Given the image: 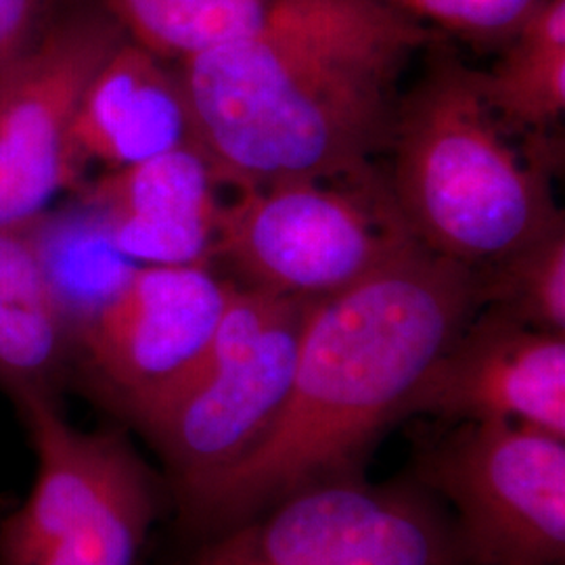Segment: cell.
<instances>
[{
    "label": "cell",
    "instance_id": "ac0fdd59",
    "mask_svg": "<svg viewBox=\"0 0 565 565\" xmlns=\"http://www.w3.org/2000/svg\"><path fill=\"white\" fill-rule=\"evenodd\" d=\"M476 273L480 308L541 331L565 333L564 218Z\"/></svg>",
    "mask_w": 565,
    "mask_h": 565
},
{
    "label": "cell",
    "instance_id": "4fadbf2b",
    "mask_svg": "<svg viewBox=\"0 0 565 565\" xmlns=\"http://www.w3.org/2000/svg\"><path fill=\"white\" fill-rule=\"evenodd\" d=\"M128 41L181 63L207 51L268 36L354 30L396 11L375 0H93Z\"/></svg>",
    "mask_w": 565,
    "mask_h": 565
},
{
    "label": "cell",
    "instance_id": "e0dca14e",
    "mask_svg": "<svg viewBox=\"0 0 565 565\" xmlns=\"http://www.w3.org/2000/svg\"><path fill=\"white\" fill-rule=\"evenodd\" d=\"M166 484L141 455L46 546L36 565H137Z\"/></svg>",
    "mask_w": 565,
    "mask_h": 565
},
{
    "label": "cell",
    "instance_id": "9a60e30c",
    "mask_svg": "<svg viewBox=\"0 0 565 565\" xmlns=\"http://www.w3.org/2000/svg\"><path fill=\"white\" fill-rule=\"evenodd\" d=\"M486 102L509 135L546 141L565 111V0H545L482 72Z\"/></svg>",
    "mask_w": 565,
    "mask_h": 565
},
{
    "label": "cell",
    "instance_id": "8992f818",
    "mask_svg": "<svg viewBox=\"0 0 565 565\" xmlns=\"http://www.w3.org/2000/svg\"><path fill=\"white\" fill-rule=\"evenodd\" d=\"M191 541L174 565H465L448 507L413 473L323 478Z\"/></svg>",
    "mask_w": 565,
    "mask_h": 565
},
{
    "label": "cell",
    "instance_id": "52a82bcc",
    "mask_svg": "<svg viewBox=\"0 0 565 565\" xmlns=\"http://www.w3.org/2000/svg\"><path fill=\"white\" fill-rule=\"evenodd\" d=\"M411 473L450 511L465 565H564L565 438L505 422L422 436Z\"/></svg>",
    "mask_w": 565,
    "mask_h": 565
},
{
    "label": "cell",
    "instance_id": "5b68a950",
    "mask_svg": "<svg viewBox=\"0 0 565 565\" xmlns=\"http://www.w3.org/2000/svg\"><path fill=\"white\" fill-rule=\"evenodd\" d=\"M312 302L237 285L202 361L135 427L162 461L172 503L239 461L277 419Z\"/></svg>",
    "mask_w": 565,
    "mask_h": 565
},
{
    "label": "cell",
    "instance_id": "277c9868",
    "mask_svg": "<svg viewBox=\"0 0 565 565\" xmlns=\"http://www.w3.org/2000/svg\"><path fill=\"white\" fill-rule=\"evenodd\" d=\"M419 242L375 168L242 189L224 203L212 260L235 285L319 300L398 260Z\"/></svg>",
    "mask_w": 565,
    "mask_h": 565
},
{
    "label": "cell",
    "instance_id": "d6986e66",
    "mask_svg": "<svg viewBox=\"0 0 565 565\" xmlns=\"http://www.w3.org/2000/svg\"><path fill=\"white\" fill-rule=\"evenodd\" d=\"M476 49H503L545 0H375Z\"/></svg>",
    "mask_w": 565,
    "mask_h": 565
},
{
    "label": "cell",
    "instance_id": "3957f363",
    "mask_svg": "<svg viewBox=\"0 0 565 565\" xmlns=\"http://www.w3.org/2000/svg\"><path fill=\"white\" fill-rule=\"evenodd\" d=\"M511 137L486 102L482 72L431 42L387 145V182L417 242L478 270L564 218L548 184L555 149L522 153Z\"/></svg>",
    "mask_w": 565,
    "mask_h": 565
},
{
    "label": "cell",
    "instance_id": "30bf717a",
    "mask_svg": "<svg viewBox=\"0 0 565 565\" xmlns=\"http://www.w3.org/2000/svg\"><path fill=\"white\" fill-rule=\"evenodd\" d=\"M411 415L532 425L565 438V333L478 308L411 392L403 419Z\"/></svg>",
    "mask_w": 565,
    "mask_h": 565
},
{
    "label": "cell",
    "instance_id": "9c48e42d",
    "mask_svg": "<svg viewBox=\"0 0 565 565\" xmlns=\"http://www.w3.org/2000/svg\"><path fill=\"white\" fill-rule=\"evenodd\" d=\"M126 39L93 0H70L20 57L0 70V226H25L76 189L70 132L82 95Z\"/></svg>",
    "mask_w": 565,
    "mask_h": 565
},
{
    "label": "cell",
    "instance_id": "6da1fadb",
    "mask_svg": "<svg viewBox=\"0 0 565 565\" xmlns=\"http://www.w3.org/2000/svg\"><path fill=\"white\" fill-rule=\"evenodd\" d=\"M480 308L471 266L417 245L310 306L289 394L239 461L177 499L181 530L202 536L303 484L361 471L427 369Z\"/></svg>",
    "mask_w": 565,
    "mask_h": 565
},
{
    "label": "cell",
    "instance_id": "5bb4252c",
    "mask_svg": "<svg viewBox=\"0 0 565 565\" xmlns=\"http://www.w3.org/2000/svg\"><path fill=\"white\" fill-rule=\"evenodd\" d=\"M72 366V333L25 226H0V387L13 401L55 398Z\"/></svg>",
    "mask_w": 565,
    "mask_h": 565
},
{
    "label": "cell",
    "instance_id": "7a4b0ae2",
    "mask_svg": "<svg viewBox=\"0 0 565 565\" xmlns=\"http://www.w3.org/2000/svg\"><path fill=\"white\" fill-rule=\"evenodd\" d=\"M438 32L401 13L354 28L228 44L177 63L193 139L237 191L373 168L398 81Z\"/></svg>",
    "mask_w": 565,
    "mask_h": 565
},
{
    "label": "cell",
    "instance_id": "ba28073f",
    "mask_svg": "<svg viewBox=\"0 0 565 565\" xmlns=\"http://www.w3.org/2000/svg\"><path fill=\"white\" fill-rule=\"evenodd\" d=\"M235 287L212 264L139 266L74 333L72 364L137 427L202 361Z\"/></svg>",
    "mask_w": 565,
    "mask_h": 565
},
{
    "label": "cell",
    "instance_id": "7c38bea8",
    "mask_svg": "<svg viewBox=\"0 0 565 565\" xmlns=\"http://www.w3.org/2000/svg\"><path fill=\"white\" fill-rule=\"evenodd\" d=\"M195 145L181 74L137 42L103 61L82 95L70 132V168L81 189L88 166L105 172Z\"/></svg>",
    "mask_w": 565,
    "mask_h": 565
},
{
    "label": "cell",
    "instance_id": "8fae6325",
    "mask_svg": "<svg viewBox=\"0 0 565 565\" xmlns=\"http://www.w3.org/2000/svg\"><path fill=\"white\" fill-rule=\"evenodd\" d=\"M223 181L198 145L82 184V203L103 216L121 254L139 266L212 264Z\"/></svg>",
    "mask_w": 565,
    "mask_h": 565
},
{
    "label": "cell",
    "instance_id": "2e32d148",
    "mask_svg": "<svg viewBox=\"0 0 565 565\" xmlns=\"http://www.w3.org/2000/svg\"><path fill=\"white\" fill-rule=\"evenodd\" d=\"M25 231L72 340L139 268L118 249L102 214L86 203L55 214L49 210Z\"/></svg>",
    "mask_w": 565,
    "mask_h": 565
},
{
    "label": "cell",
    "instance_id": "ffe728a7",
    "mask_svg": "<svg viewBox=\"0 0 565 565\" xmlns=\"http://www.w3.org/2000/svg\"><path fill=\"white\" fill-rule=\"evenodd\" d=\"M70 0H0V70L39 41Z\"/></svg>",
    "mask_w": 565,
    "mask_h": 565
}]
</instances>
